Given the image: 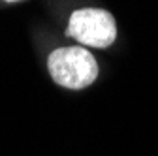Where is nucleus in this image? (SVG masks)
I'll list each match as a JSON object with an SVG mask.
<instances>
[{
  "instance_id": "f03ea898",
  "label": "nucleus",
  "mask_w": 158,
  "mask_h": 156,
  "mask_svg": "<svg viewBox=\"0 0 158 156\" xmlns=\"http://www.w3.org/2000/svg\"><path fill=\"white\" fill-rule=\"evenodd\" d=\"M68 36L90 47H109L117 38L115 19L106 10L85 8L72 13L68 23Z\"/></svg>"
},
{
  "instance_id": "f257e3e1",
  "label": "nucleus",
  "mask_w": 158,
  "mask_h": 156,
  "mask_svg": "<svg viewBox=\"0 0 158 156\" xmlns=\"http://www.w3.org/2000/svg\"><path fill=\"white\" fill-rule=\"evenodd\" d=\"M53 81L66 88H85L98 77L96 58L83 47H60L49 55Z\"/></svg>"
},
{
  "instance_id": "7ed1b4c3",
  "label": "nucleus",
  "mask_w": 158,
  "mask_h": 156,
  "mask_svg": "<svg viewBox=\"0 0 158 156\" xmlns=\"http://www.w3.org/2000/svg\"><path fill=\"white\" fill-rule=\"evenodd\" d=\"M6 2H15V0H6Z\"/></svg>"
}]
</instances>
